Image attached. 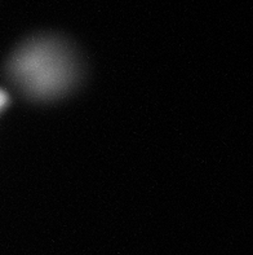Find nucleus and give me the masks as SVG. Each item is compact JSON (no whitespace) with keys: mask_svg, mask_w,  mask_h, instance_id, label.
<instances>
[{"mask_svg":"<svg viewBox=\"0 0 253 255\" xmlns=\"http://www.w3.org/2000/svg\"><path fill=\"white\" fill-rule=\"evenodd\" d=\"M13 81L27 96L39 100L56 99L74 87L79 64L74 51L56 36L30 39L10 61Z\"/></svg>","mask_w":253,"mask_h":255,"instance_id":"1","label":"nucleus"},{"mask_svg":"<svg viewBox=\"0 0 253 255\" xmlns=\"http://www.w3.org/2000/svg\"><path fill=\"white\" fill-rule=\"evenodd\" d=\"M5 103H6V96L4 95V92L0 91V109L5 105Z\"/></svg>","mask_w":253,"mask_h":255,"instance_id":"2","label":"nucleus"}]
</instances>
